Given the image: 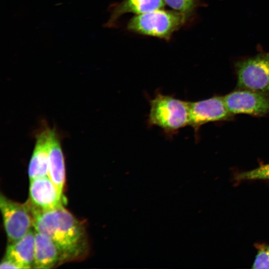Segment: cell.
<instances>
[{
  "label": "cell",
  "instance_id": "obj_17",
  "mask_svg": "<svg viewBox=\"0 0 269 269\" xmlns=\"http://www.w3.org/2000/svg\"><path fill=\"white\" fill-rule=\"evenodd\" d=\"M0 269H24V268L13 260L4 257L0 264Z\"/></svg>",
  "mask_w": 269,
  "mask_h": 269
},
{
  "label": "cell",
  "instance_id": "obj_8",
  "mask_svg": "<svg viewBox=\"0 0 269 269\" xmlns=\"http://www.w3.org/2000/svg\"><path fill=\"white\" fill-rule=\"evenodd\" d=\"M29 195L27 204L32 210L47 211L63 205V196L49 177L30 180Z\"/></svg>",
  "mask_w": 269,
  "mask_h": 269
},
{
  "label": "cell",
  "instance_id": "obj_10",
  "mask_svg": "<svg viewBox=\"0 0 269 269\" xmlns=\"http://www.w3.org/2000/svg\"><path fill=\"white\" fill-rule=\"evenodd\" d=\"M48 177L59 193L63 196L65 182L64 157L59 138L55 130L49 131Z\"/></svg>",
  "mask_w": 269,
  "mask_h": 269
},
{
  "label": "cell",
  "instance_id": "obj_5",
  "mask_svg": "<svg viewBox=\"0 0 269 269\" xmlns=\"http://www.w3.org/2000/svg\"><path fill=\"white\" fill-rule=\"evenodd\" d=\"M0 208L9 244L20 240L32 229L33 216L27 203L13 201L1 194Z\"/></svg>",
  "mask_w": 269,
  "mask_h": 269
},
{
  "label": "cell",
  "instance_id": "obj_12",
  "mask_svg": "<svg viewBox=\"0 0 269 269\" xmlns=\"http://www.w3.org/2000/svg\"><path fill=\"white\" fill-rule=\"evenodd\" d=\"M49 131L46 127L36 136V142L28 165L29 180L48 177Z\"/></svg>",
  "mask_w": 269,
  "mask_h": 269
},
{
  "label": "cell",
  "instance_id": "obj_15",
  "mask_svg": "<svg viewBox=\"0 0 269 269\" xmlns=\"http://www.w3.org/2000/svg\"><path fill=\"white\" fill-rule=\"evenodd\" d=\"M255 247L257 250V254L252 268L269 269V245L256 243Z\"/></svg>",
  "mask_w": 269,
  "mask_h": 269
},
{
  "label": "cell",
  "instance_id": "obj_2",
  "mask_svg": "<svg viewBox=\"0 0 269 269\" xmlns=\"http://www.w3.org/2000/svg\"><path fill=\"white\" fill-rule=\"evenodd\" d=\"M149 105L148 126L158 127L170 136L189 126V101L157 92L149 101Z\"/></svg>",
  "mask_w": 269,
  "mask_h": 269
},
{
  "label": "cell",
  "instance_id": "obj_16",
  "mask_svg": "<svg viewBox=\"0 0 269 269\" xmlns=\"http://www.w3.org/2000/svg\"><path fill=\"white\" fill-rule=\"evenodd\" d=\"M173 10L191 15L198 0H164Z\"/></svg>",
  "mask_w": 269,
  "mask_h": 269
},
{
  "label": "cell",
  "instance_id": "obj_11",
  "mask_svg": "<svg viewBox=\"0 0 269 269\" xmlns=\"http://www.w3.org/2000/svg\"><path fill=\"white\" fill-rule=\"evenodd\" d=\"M34 259L33 268L50 269L63 264L61 253L48 236L34 230Z\"/></svg>",
  "mask_w": 269,
  "mask_h": 269
},
{
  "label": "cell",
  "instance_id": "obj_6",
  "mask_svg": "<svg viewBox=\"0 0 269 269\" xmlns=\"http://www.w3.org/2000/svg\"><path fill=\"white\" fill-rule=\"evenodd\" d=\"M226 107L232 115L247 114L262 116L269 114V95L238 89L223 97Z\"/></svg>",
  "mask_w": 269,
  "mask_h": 269
},
{
  "label": "cell",
  "instance_id": "obj_7",
  "mask_svg": "<svg viewBox=\"0 0 269 269\" xmlns=\"http://www.w3.org/2000/svg\"><path fill=\"white\" fill-rule=\"evenodd\" d=\"M230 114L225 104L223 97H213L196 102H189V126L195 131L209 122L228 120Z\"/></svg>",
  "mask_w": 269,
  "mask_h": 269
},
{
  "label": "cell",
  "instance_id": "obj_3",
  "mask_svg": "<svg viewBox=\"0 0 269 269\" xmlns=\"http://www.w3.org/2000/svg\"><path fill=\"white\" fill-rule=\"evenodd\" d=\"M190 17V15L174 10L159 9L133 17L127 28L139 34L168 41L172 34L184 25Z\"/></svg>",
  "mask_w": 269,
  "mask_h": 269
},
{
  "label": "cell",
  "instance_id": "obj_4",
  "mask_svg": "<svg viewBox=\"0 0 269 269\" xmlns=\"http://www.w3.org/2000/svg\"><path fill=\"white\" fill-rule=\"evenodd\" d=\"M235 67L238 89L269 95V53L238 61Z\"/></svg>",
  "mask_w": 269,
  "mask_h": 269
},
{
  "label": "cell",
  "instance_id": "obj_14",
  "mask_svg": "<svg viewBox=\"0 0 269 269\" xmlns=\"http://www.w3.org/2000/svg\"><path fill=\"white\" fill-rule=\"evenodd\" d=\"M235 179L240 181L249 180H269V163L263 164L251 170L240 172Z\"/></svg>",
  "mask_w": 269,
  "mask_h": 269
},
{
  "label": "cell",
  "instance_id": "obj_9",
  "mask_svg": "<svg viewBox=\"0 0 269 269\" xmlns=\"http://www.w3.org/2000/svg\"><path fill=\"white\" fill-rule=\"evenodd\" d=\"M164 0H123L109 7L110 16L104 25V27H116L118 19L127 13L140 14L162 9L165 5Z\"/></svg>",
  "mask_w": 269,
  "mask_h": 269
},
{
  "label": "cell",
  "instance_id": "obj_1",
  "mask_svg": "<svg viewBox=\"0 0 269 269\" xmlns=\"http://www.w3.org/2000/svg\"><path fill=\"white\" fill-rule=\"evenodd\" d=\"M30 210L34 230L52 240L61 253L63 263L87 257L89 246L84 226L63 205L47 211Z\"/></svg>",
  "mask_w": 269,
  "mask_h": 269
},
{
  "label": "cell",
  "instance_id": "obj_13",
  "mask_svg": "<svg viewBox=\"0 0 269 269\" xmlns=\"http://www.w3.org/2000/svg\"><path fill=\"white\" fill-rule=\"evenodd\" d=\"M34 230L15 242L7 246L5 258L22 265L24 269L33 268L34 259Z\"/></svg>",
  "mask_w": 269,
  "mask_h": 269
}]
</instances>
